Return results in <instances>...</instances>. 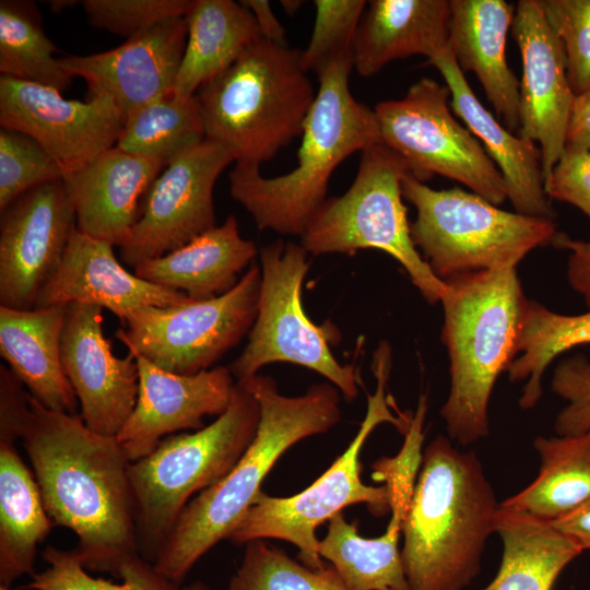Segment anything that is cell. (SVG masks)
<instances>
[{
    "label": "cell",
    "instance_id": "cell-1",
    "mask_svg": "<svg viewBox=\"0 0 590 590\" xmlns=\"http://www.w3.org/2000/svg\"><path fill=\"white\" fill-rule=\"evenodd\" d=\"M0 439L21 440L54 524L73 531L87 571L119 578L139 554L129 463L116 437L79 414L48 410L27 392L0 412Z\"/></svg>",
    "mask_w": 590,
    "mask_h": 590
},
{
    "label": "cell",
    "instance_id": "cell-2",
    "mask_svg": "<svg viewBox=\"0 0 590 590\" xmlns=\"http://www.w3.org/2000/svg\"><path fill=\"white\" fill-rule=\"evenodd\" d=\"M238 385L259 403L258 429L235 467L188 503L153 563L179 585L204 554L228 539L280 457L299 440L328 432L341 417L339 389L328 382L298 397L281 394L269 376L257 374Z\"/></svg>",
    "mask_w": 590,
    "mask_h": 590
},
{
    "label": "cell",
    "instance_id": "cell-3",
    "mask_svg": "<svg viewBox=\"0 0 590 590\" xmlns=\"http://www.w3.org/2000/svg\"><path fill=\"white\" fill-rule=\"evenodd\" d=\"M499 504L474 451L433 439L408 505L401 558L409 590H464L476 578Z\"/></svg>",
    "mask_w": 590,
    "mask_h": 590
},
{
    "label": "cell",
    "instance_id": "cell-4",
    "mask_svg": "<svg viewBox=\"0 0 590 590\" xmlns=\"http://www.w3.org/2000/svg\"><path fill=\"white\" fill-rule=\"evenodd\" d=\"M516 268L444 280L441 340L450 359V391L440 414L449 439L461 446L488 436L494 385L518 354L528 299Z\"/></svg>",
    "mask_w": 590,
    "mask_h": 590
},
{
    "label": "cell",
    "instance_id": "cell-5",
    "mask_svg": "<svg viewBox=\"0 0 590 590\" xmlns=\"http://www.w3.org/2000/svg\"><path fill=\"white\" fill-rule=\"evenodd\" d=\"M352 69V60H341L318 75L319 88L304 123L294 169L266 178L260 166L236 162L229 173L232 198L258 228L300 236L327 199L334 169L353 153L382 143L375 110L350 91Z\"/></svg>",
    "mask_w": 590,
    "mask_h": 590
},
{
    "label": "cell",
    "instance_id": "cell-6",
    "mask_svg": "<svg viewBox=\"0 0 590 590\" xmlns=\"http://www.w3.org/2000/svg\"><path fill=\"white\" fill-rule=\"evenodd\" d=\"M302 50L263 37L194 94L205 139L260 166L302 135L317 92Z\"/></svg>",
    "mask_w": 590,
    "mask_h": 590
},
{
    "label": "cell",
    "instance_id": "cell-7",
    "mask_svg": "<svg viewBox=\"0 0 590 590\" xmlns=\"http://www.w3.org/2000/svg\"><path fill=\"white\" fill-rule=\"evenodd\" d=\"M260 406L243 385L227 410L194 433L165 437L148 456L130 462L139 554L154 563L194 494L221 481L252 442Z\"/></svg>",
    "mask_w": 590,
    "mask_h": 590
},
{
    "label": "cell",
    "instance_id": "cell-8",
    "mask_svg": "<svg viewBox=\"0 0 590 590\" xmlns=\"http://www.w3.org/2000/svg\"><path fill=\"white\" fill-rule=\"evenodd\" d=\"M401 189L416 209L412 240L442 281L517 267L534 248L551 245L558 233L553 219L504 211L458 187L435 190L410 172L403 176Z\"/></svg>",
    "mask_w": 590,
    "mask_h": 590
},
{
    "label": "cell",
    "instance_id": "cell-9",
    "mask_svg": "<svg viewBox=\"0 0 590 590\" xmlns=\"http://www.w3.org/2000/svg\"><path fill=\"white\" fill-rule=\"evenodd\" d=\"M391 367V349L378 346L373 362L377 379L374 394L368 396L367 412L343 453L311 485L287 497L261 492L227 540L247 544L255 540L278 539L298 548L297 558L305 566L320 570L327 567L318 553L316 529L355 504H366L374 516L390 510L388 487L366 485L361 479V450L369 434L381 423H391L406 432L411 420L396 417L386 397Z\"/></svg>",
    "mask_w": 590,
    "mask_h": 590
},
{
    "label": "cell",
    "instance_id": "cell-10",
    "mask_svg": "<svg viewBox=\"0 0 590 590\" xmlns=\"http://www.w3.org/2000/svg\"><path fill=\"white\" fill-rule=\"evenodd\" d=\"M406 161L378 143L361 152L356 177L345 193L327 198L300 235L314 256L378 249L393 257L429 304L441 300L447 285L418 253L411 236L401 181Z\"/></svg>",
    "mask_w": 590,
    "mask_h": 590
},
{
    "label": "cell",
    "instance_id": "cell-11",
    "mask_svg": "<svg viewBox=\"0 0 590 590\" xmlns=\"http://www.w3.org/2000/svg\"><path fill=\"white\" fill-rule=\"evenodd\" d=\"M299 244L281 239L260 251L261 285L258 312L248 343L229 365L237 384H244L275 362L307 367L326 377L349 401L358 394L361 379L353 365L333 356L330 342L337 330L316 326L305 314L302 286L310 261Z\"/></svg>",
    "mask_w": 590,
    "mask_h": 590
},
{
    "label": "cell",
    "instance_id": "cell-12",
    "mask_svg": "<svg viewBox=\"0 0 590 590\" xmlns=\"http://www.w3.org/2000/svg\"><path fill=\"white\" fill-rule=\"evenodd\" d=\"M449 96L447 85L423 78L403 98L378 103L374 110L381 141L406 161L418 180L438 174L499 205L507 199L503 175L473 133L452 116Z\"/></svg>",
    "mask_w": 590,
    "mask_h": 590
},
{
    "label": "cell",
    "instance_id": "cell-13",
    "mask_svg": "<svg viewBox=\"0 0 590 590\" xmlns=\"http://www.w3.org/2000/svg\"><path fill=\"white\" fill-rule=\"evenodd\" d=\"M261 268L252 263L229 292L169 307L131 312L116 337L134 355L178 375L209 369L251 329L258 312Z\"/></svg>",
    "mask_w": 590,
    "mask_h": 590
},
{
    "label": "cell",
    "instance_id": "cell-14",
    "mask_svg": "<svg viewBox=\"0 0 590 590\" xmlns=\"http://www.w3.org/2000/svg\"><path fill=\"white\" fill-rule=\"evenodd\" d=\"M234 161L226 148L208 139L172 158L149 189L131 238L120 247L122 261L135 268L215 227L214 186Z\"/></svg>",
    "mask_w": 590,
    "mask_h": 590
},
{
    "label": "cell",
    "instance_id": "cell-15",
    "mask_svg": "<svg viewBox=\"0 0 590 590\" xmlns=\"http://www.w3.org/2000/svg\"><path fill=\"white\" fill-rule=\"evenodd\" d=\"M123 123L109 96L67 99L52 87L0 75V126L36 140L63 176L116 146Z\"/></svg>",
    "mask_w": 590,
    "mask_h": 590
},
{
    "label": "cell",
    "instance_id": "cell-16",
    "mask_svg": "<svg viewBox=\"0 0 590 590\" xmlns=\"http://www.w3.org/2000/svg\"><path fill=\"white\" fill-rule=\"evenodd\" d=\"M75 228L76 216L62 180L32 188L1 211L0 306L35 307Z\"/></svg>",
    "mask_w": 590,
    "mask_h": 590
},
{
    "label": "cell",
    "instance_id": "cell-17",
    "mask_svg": "<svg viewBox=\"0 0 590 590\" xmlns=\"http://www.w3.org/2000/svg\"><path fill=\"white\" fill-rule=\"evenodd\" d=\"M511 33L522 61L518 135L540 143L545 181L565 151L575 93L563 45L548 25L540 0L517 2Z\"/></svg>",
    "mask_w": 590,
    "mask_h": 590
},
{
    "label": "cell",
    "instance_id": "cell-18",
    "mask_svg": "<svg viewBox=\"0 0 590 590\" xmlns=\"http://www.w3.org/2000/svg\"><path fill=\"white\" fill-rule=\"evenodd\" d=\"M102 309L68 305L61 361L84 424L96 434L116 437L137 402L139 367L131 352L122 358L113 353L104 335Z\"/></svg>",
    "mask_w": 590,
    "mask_h": 590
},
{
    "label": "cell",
    "instance_id": "cell-19",
    "mask_svg": "<svg viewBox=\"0 0 590 590\" xmlns=\"http://www.w3.org/2000/svg\"><path fill=\"white\" fill-rule=\"evenodd\" d=\"M134 356L139 367L138 398L116 436L130 462L148 456L176 432L204 427V416H220L233 400L237 382L228 367L178 375Z\"/></svg>",
    "mask_w": 590,
    "mask_h": 590
},
{
    "label": "cell",
    "instance_id": "cell-20",
    "mask_svg": "<svg viewBox=\"0 0 590 590\" xmlns=\"http://www.w3.org/2000/svg\"><path fill=\"white\" fill-rule=\"evenodd\" d=\"M187 43L185 17L163 21L114 49L60 57L62 67L83 79L90 97L109 96L126 117L173 92Z\"/></svg>",
    "mask_w": 590,
    "mask_h": 590
},
{
    "label": "cell",
    "instance_id": "cell-21",
    "mask_svg": "<svg viewBox=\"0 0 590 590\" xmlns=\"http://www.w3.org/2000/svg\"><path fill=\"white\" fill-rule=\"evenodd\" d=\"M113 247L76 227L59 267L40 288L34 308L95 305L108 309L123 322L142 307H169L190 299L182 292L148 282L127 271L117 260Z\"/></svg>",
    "mask_w": 590,
    "mask_h": 590
},
{
    "label": "cell",
    "instance_id": "cell-22",
    "mask_svg": "<svg viewBox=\"0 0 590 590\" xmlns=\"http://www.w3.org/2000/svg\"><path fill=\"white\" fill-rule=\"evenodd\" d=\"M165 164L114 146L62 178L82 233L126 245L141 215L145 196Z\"/></svg>",
    "mask_w": 590,
    "mask_h": 590
},
{
    "label": "cell",
    "instance_id": "cell-23",
    "mask_svg": "<svg viewBox=\"0 0 590 590\" xmlns=\"http://www.w3.org/2000/svg\"><path fill=\"white\" fill-rule=\"evenodd\" d=\"M427 63L441 73L450 91L453 113L480 140L503 175L507 199L516 212L554 220L556 212L544 189L540 148L515 135L492 116L474 95L449 48Z\"/></svg>",
    "mask_w": 590,
    "mask_h": 590
},
{
    "label": "cell",
    "instance_id": "cell-24",
    "mask_svg": "<svg viewBox=\"0 0 590 590\" xmlns=\"http://www.w3.org/2000/svg\"><path fill=\"white\" fill-rule=\"evenodd\" d=\"M515 7L504 0H450L448 40L460 70L476 75L510 132L520 129L519 82L506 58Z\"/></svg>",
    "mask_w": 590,
    "mask_h": 590
},
{
    "label": "cell",
    "instance_id": "cell-25",
    "mask_svg": "<svg viewBox=\"0 0 590 590\" xmlns=\"http://www.w3.org/2000/svg\"><path fill=\"white\" fill-rule=\"evenodd\" d=\"M67 310L64 305L28 310L0 306V354L42 405L76 414L79 401L61 361Z\"/></svg>",
    "mask_w": 590,
    "mask_h": 590
},
{
    "label": "cell",
    "instance_id": "cell-26",
    "mask_svg": "<svg viewBox=\"0 0 590 590\" xmlns=\"http://www.w3.org/2000/svg\"><path fill=\"white\" fill-rule=\"evenodd\" d=\"M450 1L371 0L353 44V68L362 76L377 74L397 59L436 57L448 48Z\"/></svg>",
    "mask_w": 590,
    "mask_h": 590
},
{
    "label": "cell",
    "instance_id": "cell-27",
    "mask_svg": "<svg viewBox=\"0 0 590 590\" xmlns=\"http://www.w3.org/2000/svg\"><path fill=\"white\" fill-rule=\"evenodd\" d=\"M251 240L240 236L237 220L225 222L162 257L134 268L139 278L203 300L229 292L239 282L238 274L256 257Z\"/></svg>",
    "mask_w": 590,
    "mask_h": 590
},
{
    "label": "cell",
    "instance_id": "cell-28",
    "mask_svg": "<svg viewBox=\"0 0 590 590\" xmlns=\"http://www.w3.org/2000/svg\"><path fill=\"white\" fill-rule=\"evenodd\" d=\"M173 94L191 97L227 70L261 33L253 14L233 0H193Z\"/></svg>",
    "mask_w": 590,
    "mask_h": 590
},
{
    "label": "cell",
    "instance_id": "cell-29",
    "mask_svg": "<svg viewBox=\"0 0 590 590\" xmlns=\"http://www.w3.org/2000/svg\"><path fill=\"white\" fill-rule=\"evenodd\" d=\"M495 533L503 542L502 563L482 590H552L564 568L582 552L552 522L500 504Z\"/></svg>",
    "mask_w": 590,
    "mask_h": 590
},
{
    "label": "cell",
    "instance_id": "cell-30",
    "mask_svg": "<svg viewBox=\"0 0 590 590\" xmlns=\"http://www.w3.org/2000/svg\"><path fill=\"white\" fill-rule=\"evenodd\" d=\"M52 526L36 477L15 441L0 439V583L12 585L34 574L37 545Z\"/></svg>",
    "mask_w": 590,
    "mask_h": 590
},
{
    "label": "cell",
    "instance_id": "cell-31",
    "mask_svg": "<svg viewBox=\"0 0 590 590\" xmlns=\"http://www.w3.org/2000/svg\"><path fill=\"white\" fill-rule=\"evenodd\" d=\"M540 457L538 476L500 503L545 521H556L590 503V429L533 440Z\"/></svg>",
    "mask_w": 590,
    "mask_h": 590
},
{
    "label": "cell",
    "instance_id": "cell-32",
    "mask_svg": "<svg viewBox=\"0 0 590 590\" xmlns=\"http://www.w3.org/2000/svg\"><path fill=\"white\" fill-rule=\"evenodd\" d=\"M392 516L380 536L363 538L356 522L342 512L328 521L318 553L350 590H409L399 541L405 507L391 506Z\"/></svg>",
    "mask_w": 590,
    "mask_h": 590
},
{
    "label": "cell",
    "instance_id": "cell-33",
    "mask_svg": "<svg viewBox=\"0 0 590 590\" xmlns=\"http://www.w3.org/2000/svg\"><path fill=\"white\" fill-rule=\"evenodd\" d=\"M582 344H590V310L566 316L528 299L518 342L519 356L507 369L510 381L527 379L519 398L521 409H533L540 401L542 377L554 358Z\"/></svg>",
    "mask_w": 590,
    "mask_h": 590
},
{
    "label": "cell",
    "instance_id": "cell-34",
    "mask_svg": "<svg viewBox=\"0 0 590 590\" xmlns=\"http://www.w3.org/2000/svg\"><path fill=\"white\" fill-rule=\"evenodd\" d=\"M57 47L46 35L34 2L0 1V73L66 91L73 76L55 57Z\"/></svg>",
    "mask_w": 590,
    "mask_h": 590
},
{
    "label": "cell",
    "instance_id": "cell-35",
    "mask_svg": "<svg viewBox=\"0 0 590 590\" xmlns=\"http://www.w3.org/2000/svg\"><path fill=\"white\" fill-rule=\"evenodd\" d=\"M204 139L194 96L184 98L169 93L129 114L116 146L166 165Z\"/></svg>",
    "mask_w": 590,
    "mask_h": 590
},
{
    "label": "cell",
    "instance_id": "cell-36",
    "mask_svg": "<svg viewBox=\"0 0 590 590\" xmlns=\"http://www.w3.org/2000/svg\"><path fill=\"white\" fill-rule=\"evenodd\" d=\"M42 557L46 568L34 573L24 590H184L141 555L123 565L119 574L121 582L93 577L72 550L47 545Z\"/></svg>",
    "mask_w": 590,
    "mask_h": 590
},
{
    "label": "cell",
    "instance_id": "cell-37",
    "mask_svg": "<svg viewBox=\"0 0 590 590\" xmlns=\"http://www.w3.org/2000/svg\"><path fill=\"white\" fill-rule=\"evenodd\" d=\"M226 590L350 589L332 566L311 569L264 540H255L246 544L241 563Z\"/></svg>",
    "mask_w": 590,
    "mask_h": 590
},
{
    "label": "cell",
    "instance_id": "cell-38",
    "mask_svg": "<svg viewBox=\"0 0 590 590\" xmlns=\"http://www.w3.org/2000/svg\"><path fill=\"white\" fill-rule=\"evenodd\" d=\"M316 20L307 47L302 50L306 72L319 75L331 63L353 61V44L366 10L365 0H316Z\"/></svg>",
    "mask_w": 590,
    "mask_h": 590
},
{
    "label": "cell",
    "instance_id": "cell-39",
    "mask_svg": "<svg viewBox=\"0 0 590 590\" xmlns=\"http://www.w3.org/2000/svg\"><path fill=\"white\" fill-rule=\"evenodd\" d=\"M62 178L61 167L36 140L1 127L0 212L30 189Z\"/></svg>",
    "mask_w": 590,
    "mask_h": 590
},
{
    "label": "cell",
    "instance_id": "cell-40",
    "mask_svg": "<svg viewBox=\"0 0 590 590\" xmlns=\"http://www.w3.org/2000/svg\"><path fill=\"white\" fill-rule=\"evenodd\" d=\"M540 3L563 45L568 80L578 95L590 87V0H540Z\"/></svg>",
    "mask_w": 590,
    "mask_h": 590
},
{
    "label": "cell",
    "instance_id": "cell-41",
    "mask_svg": "<svg viewBox=\"0 0 590 590\" xmlns=\"http://www.w3.org/2000/svg\"><path fill=\"white\" fill-rule=\"evenodd\" d=\"M94 27L131 37L163 21L185 17L193 0H83Z\"/></svg>",
    "mask_w": 590,
    "mask_h": 590
},
{
    "label": "cell",
    "instance_id": "cell-42",
    "mask_svg": "<svg viewBox=\"0 0 590 590\" xmlns=\"http://www.w3.org/2000/svg\"><path fill=\"white\" fill-rule=\"evenodd\" d=\"M554 393L567 401L558 413L557 436L579 435L590 429V362L583 355L566 357L554 369Z\"/></svg>",
    "mask_w": 590,
    "mask_h": 590
},
{
    "label": "cell",
    "instance_id": "cell-43",
    "mask_svg": "<svg viewBox=\"0 0 590 590\" xmlns=\"http://www.w3.org/2000/svg\"><path fill=\"white\" fill-rule=\"evenodd\" d=\"M544 189L548 198L570 203L590 219V152L565 149Z\"/></svg>",
    "mask_w": 590,
    "mask_h": 590
},
{
    "label": "cell",
    "instance_id": "cell-44",
    "mask_svg": "<svg viewBox=\"0 0 590 590\" xmlns=\"http://www.w3.org/2000/svg\"><path fill=\"white\" fill-rule=\"evenodd\" d=\"M551 245L570 251L567 261L568 282L590 308V241L573 239L558 232Z\"/></svg>",
    "mask_w": 590,
    "mask_h": 590
},
{
    "label": "cell",
    "instance_id": "cell-45",
    "mask_svg": "<svg viewBox=\"0 0 590 590\" xmlns=\"http://www.w3.org/2000/svg\"><path fill=\"white\" fill-rule=\"evenodd\" d=\"M565 149L590 152V87L575 95L566 132Z\"/></svg>",
    "mask_w": 590,
    "mask_h": 590
},
{
    "label": "cell",
    "instance_id": "cell-46",
    "mask_svg": "<svg viewBox=\"0 0 590 590\" xmlns=\"http://www.w3.org/2000/svg\"><path fill=\"white\" fill-rule=\"evenodd\" d=\"M253 14L261 36L278 45L286 46V32L274 15L271 4L267 0L240 1Z\"/></svg>",
    "mask_w": 590,
    "mask_h": 590
},
{
    "label": "cell",
    "instance_id": "cell-47",
    "mask_svg": "<svg viewBox=\"0 0 590 590\" xmlns=\"http://www.w3.org/2000/svg\"><path fill=\"white\" fill-rule=\"evenodd\" d=\"M552 523L570 536L582 551L590 550V503Z\"/></svg>",
    "mask_w": 590,
    "mask_h": 590
},
{
    "label": "cell",
    "instance_id": "cell-48",
    "mask_svg": "<svg viewBox=\"0 0 590 590\" xmlns=\"http://www.w3.org/2000/svg\"><path fill=\"white\" fill-rule=\"evenodd\" d=\"M303 1L300 0H282L281 5L287 14L296 13L302 7Z\"/></svg>",
    "mask_w": 590,
    "mask_h": 590
},
{
    "label": "cell",
    "instance_id": "cell-49",
    "mask_svg": "<svg viewBox=\"0 0 590 590\" xmlns=\"http://www.w3.org/2000/svg\"><path fill=\"white\" fill-rule=\"evenodd\" d=\"M75 3H78L76 1H68V0H62V1H59V0H55V1H49V4L50 7L52 8V10L55 12L57 11H60V10H63L70 5H74Z\"/></svg>",
    "mask_w": 590,
    "mask_h": 590
},
{
    "label": "cell",
    "instance_id": "cell-50",
    "mask_svg": "<svg viewBox=\"0 0 590 590\" xmlns=\"http://www.w3.org/2000/svg\"><path fill=\"white\" fill-rule=\"evenodd\" d=\"M184 590H212V589L206 583L197 580L184 587Z\"/></svg>",
    "mask_w": 590,
    "mask_h": 590
},
{
    "label": "cell",
    "instance_id": "cell-51",
    "mask_svg": "<svg viewBox=\"0 0 590 590\" xmlns=\"http://www.w3.org/2000/svg\"><path fill=\"white\" fill-rule=\"evenodd\" d=\"M0 590H13L11 585L0 583Z\"/></svg>",
    "mask_w": 590,
    "mask_h": 590
}]
</instances>
